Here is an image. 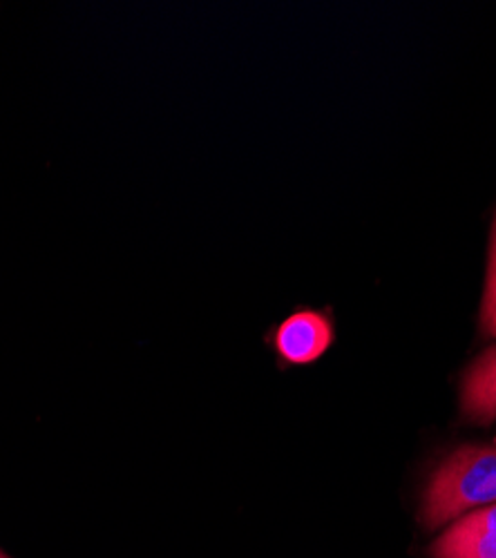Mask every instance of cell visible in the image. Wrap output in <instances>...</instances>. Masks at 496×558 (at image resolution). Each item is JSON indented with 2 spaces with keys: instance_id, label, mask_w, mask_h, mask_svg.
<instances>
[{
  "instance_id": "8992f818",
  "label": "cell",
  "mask_w": 496,
  "mask_h": 558,
  "mask_svg": "<svg viewBox=\"0 0 496 558\" xmlns=\"http://www.w3.org/2000/svg\"><path fill=\"white\" fill-rule=\"evenodd\" d=\"M0 558H10V556H8L3 549H0Z\"/></svg>"
},
{
  "instance_id": "3957f363",
  "label": "cell",
  "mask_w": 496,
  "mask_h": 558,
  "mask_svg": "<svg viewBox=\"0 0 496 558\" xmlns=\"http://www.w3.org/2000/svg\"><path fill=\"white\" fill-rule=\"evenodd\" d=\"M432 558H496V502L449 525L430 547Z\"/></svg>"
},
{
  "instance_id": "5b68a950",
  "label": "cell",
  "mask_w": 496,
  "mask_h": 558,
  "mask_svg": "<svg viewBox=\"0 0 496 558\" xmlns=\"http://www.w3.org/2000/svg\"><path fill=\"white\" fill-rule=\"evenodd\" d=\"M481 327H483L485 336L496 338V219H494V228H492L487 282H485V298H483V306H481Z\"/></svg>"
},
{
  "instance_id": "6da1fadb",
  "label": "cell",
  "mask_w": 496,
  "mask_h": 558,
  "mask_svg": "<svg viewBox=\"0 0 496 558\" xmlns=\"http://www.w3.org/2000/svg\"><path fill=\"white\" fill-rule=\"evenodd\" d=\"M494 502L496 442L470 445L449 456L432 476L421 519L427 530H438Z\"/></svg>"
},
{
  "instance_id": "7a4b0ae2",
  "label": "cell",
  "mask_w": 496,
  "mask_h": 558,
  "mask_svg": "<svg viewBox=\"0 0 496 558\" xmlns=\"http://www.w3.org/2000/svg\"><path fill=\"white\" fill-rule=\"evenodd\" d=\"M336 331L329 313L298 308L270 333V344H274L282 364L289 366H306L318 362L329 347L334 344Z\"/></svg>"
},
{
  "instance_id": "277c9868",
  "label": "cell",
  "mask_w": 496,
  "mask_h": 558,
  "mask_svg": "<svg viewBox=\"0 0 496 558\" xmlns=\"http://www.w3.org/2000/svg\"><path fill=\"white\" fill-rule=\"evenodd\" d=\"M461 407L474 423L487 425L496 417V347L487 349L465 374Z\"/></svg>"
}]
</instances>
